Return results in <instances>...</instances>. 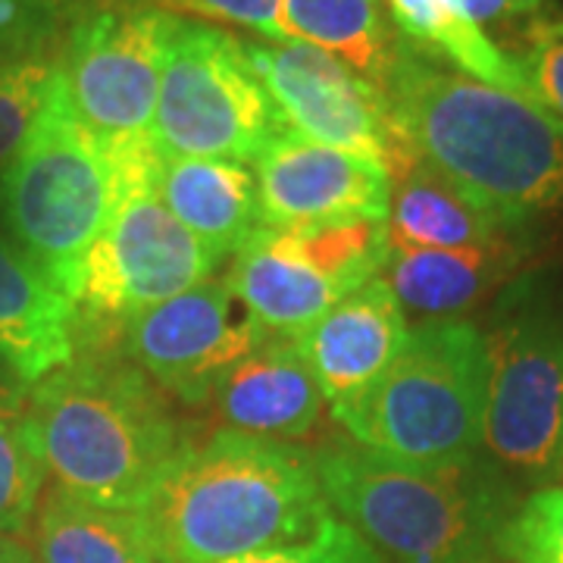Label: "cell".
I'll return each mask as SVG.
<instances>
[{
    "label": "cell",
    "mask_w": 563,
    "mask_h": 563,
    "mask_svg": "<svg viewBox=\"0 0 563 563\" xmlns=\"http://www.w3.org/2000/svg\"><path fill=\"white\" fill-rule=\"evenodd\" d=\"M383 91L410 147L495 217L532 229L563 213V122L539 103L444 69L404 41Z\"/></svg>",
    "instance_id": "6da1fadb"
},
{
    "label": "cell",
    "mask_w": 563,
    "mask_h": 563,
    "mask_svg": "<svg viewBox=\"0 0 563 563\" xmlns=\"http://www.w3.org/2000/svg\"><path fill=\"white\" fill-rule=\"evenodd\" d=\"M139 514L163 563H229L310 539L332 507L310 451L220 429L188 439Z\"/></svg>",
    "instance_id": "7a4b0ae2"
},
{
    "label": "cell",
    "mask_w": 563,
    "mask_h": 563,
    "mask_svg": "<svg viewBox=\"0 0 563 563\" xmlns=\"http://www.w3.org/2000/svg\"><path fill=\"white\" fill-rule=\"evenodd\" d=\"M22 420L57 488L113 510H141L188 444L161 388L110 354H76L38 379Z\"/></svg>",
    "instance_id": "3957f363"
},
{
    "label": "cell",
    "mask_w": 563,
    "mask_h": 563,
    "mask_svg": "<svg viewBox=\"0 0 563 563\" xmlns=\"http://www.w3.org/2000/svg\"><path fill=\"white\" fill-rule=\"evenodd\" d=\"M310 457L329 507L388 563H498L504 526L523 501L485 451L417 466L335 439Z\"/></svg>",
    "instance_id": "277c9868"
},
{
    "label": "cell",
    "mask_w": 563,
    "mask_h": 563,
    "mask_svg": "<svg viewBox=\"0 0 563 563\" xmlns=\"http://www.w3.org/2000/svg\"><path fill=\"white\" fill-rule=\"evenodd\" d=\"M488 351L466 317L422 320L398 357L354 401L332 407L351 442L417 466L483 454Z\"/></svg>",
    "instance_id": "5b68a950"
},
{
    "label": "cell",
    "mask_w": 563,
    "mask_h": 563,
    "mask_svg": "<svg viewBox=\"0 0 563 563\" xmlns=\"http://www.w3.org/2000/svg\"><path fill=\"white\" fill-rule=\"evenodd\" d=\"M483 451L517 485L563 476V273H520L485 329Z\"/></svg>",
    "instance_id": "8992f818"
},
{
    "label": "cell",
    "mask_w": 563,
    "mask_h": 563,
    "mask_svg": "<svg viewBox=\"0 0 563 563\" xmlns=\"http://www.w3.org/2000/svg\"><path fill=\"white\" fill-rule=\"evenodd\" d=\"M117 207V176L101 135L63 101L60 79L16 157L0 173V220L69 301L85 254Z\"/></svg>",
    "instance_id": "52a82bcc"
},
{
    "label": "cell",
    "mask_w": 563,
    "mask_h": 563,
    "mask_svg": "<svg viewBox=\"0 0 563 563\" xmlns=\"http://www.w3.org/2000/svg\"><path fill=\"white\" fill-rule=\"evenodd\" d=\"M117 207L79 273V320L125 322L210 279L220 257L181 225L157 195L161 151L151 135L103 139Z\"/></svg>",
    "instance_id": "ba28073f"
},
{
    "label": "cell",
    "mask_w": 563,
    "mask_h": 563,
    "mask_svg": "<svg viewBox=\"0 0 563 563\" xmlns=\"http://www.w3.org/2000/svg\"><path fill=\"white\" fill-rule=\"evenodd\" d=\"M288 132L242 41L176 16L163 54L151 141L166 157L254 163Z\"/></svg>",
    "instance_id": "9c48e42d"
},
{
    "label": "cell",
    "mask_w": 563,
    "mask_h": 563,
    "mask_svg": "<svg viewBox=\"0 0 563 563\" xmlns=\"http://www.w3.org/2000/svg\"><path fill=\"white\" fill-rule=\"evenodd\" d=\"M385 222L339 220L261 229L232 257L229 288L263 335H301L383 273Z\"/></svg>",
    "instance_id": "30bf717a"
},
{
    "label": "cell",
    "mask_w": 563,
    "mask_h": 563,
    "mask_svg": "<svg viewBox=\"0 0 563 563\" xmlns=\"http://www.w3.org/2000/svg\"><path fill=\"white\" fill-rule=\"evenodd\" d=\"M176 13L154 3H88L63 38L57 79L76 120L101 139L151 135Z\"/></svg>",
    "instance_id": "8fae6325"
},
{
    "label": "cell",
    "mask_w": 563,
    "mask_h": 563,
    "mask_svg": "<svg viewBox=\"0 0 563 563\" xmlns=\"http://www.w3.org/2000/svg\"><path fill=\"white\" fill-rule=\"evenodd\" d=\"M288 132L398 173L417 151L391 120L385 91L303 41H242Z\"/></svg>",
    "instance_id": "7c38bea8"
},
{
    "label": "cell",
    "mask_w": 563,
    "mask_h": 563,
    "mask_svg": "<svg viewBox=\"0 0 563 563\" xmlns=\"http://www.w3.org/2000/svg\"><path fill=\"white\" fill-rule=\"evenodd\" d=\"M225 279H203L122 325L125 357L188 407L210 404L213 385L261 342Z\"/></svg>",
    "instance_id": "4fadbf2b"
},
{
    "label": "cell",
    "mask_w": 563,
    "mask_h": 563,
    "mask_svg": "<svg viewBox=\"0 0 563 563\" xmlns=\"http://www.w3.org/2000/svg\"><path fill=\"white\" fill-rule=\"evenodd\" d=\"M263 229L388 217L383 166L285 132L254 161Z\"/></svg>",
    "instance_id": "5bb4252c"
},
{
    "label": "cell",
    "mask_w": 563,
    "mask_h": 563,
    "mask_svg": "<svg viewBox=\"0 0 563 563\" xmlns=\"http://www.w3.org/2000/svg\"><path fill=\"white\" fill-rule=\"evenodd\" d=\"M407 332L404 307L376 276L303 329L298 347L325 404L342 407L383 376Z\"/></svg>",
    "instance_id": "9a60e30c"
},
{
    "label": "cell",
    "mask_w": 563,
    "mask_h": 563,
    "mask_svg": "<svg viewBox=\"0 0 563 563\" xmlns=\"http://www.w3.org/2000/svg\"><path fill=\"white\" fill-rule=\"evenodd\" d=\"M210 404L235 432L295 442L320 426L325 398L303 363L298 335H261L222 373Z\"/></svg>",
    "instance_id": "2e32d148"
},
{
    "label": "cell",
    "mask_w": 563,
    "mask_h": 563,
    "mask_svg": "<svg viewBox=\"0 0 563 563\" xmlns=\"http://www.w3.org/2000/svg\"><path fill=\"white\" fill-rule=\"evenodd\" d=\"M532 254V232L507 235L479 247H388L379 279L398 303L422 320H457L520 276Z\"/></svg>",
    "instance_id": "e0dca14e"
},
{
    "label": "cell",
    "mask_w": 563,
    "mask_h": 563,
    "mask_svg": "<svg viewBox=\"0 0 563 563\" xmlns=\"http://www.w3.org/2000/svg\"><path fill=\"white\" fill-rule=\"evenodd\" d=\"M79 307L7 232H0V354L32 385L79 351Z\"/></svg>",
    "instance_id": "ac0fdd59"
},
{
    "label": "cell",
    "mask_w": 563,
    "mask_h": 563,
    "mask_svg": "<svg viewBox=\"0 0 563 563\" xmlns=\"http://www.w3.org/2000/svg\"><path fill=\"white\" fill-rule=\"evenodd\" d=\"M157 195L220 261L235 257L263 229L257 179L244 163L161 154Z\"/></svg>",
    "instance_id": "d6986e66"
},
{
    "label": "cell",
    "mask_w": 563,
    "mask_h": 563,
    "mask_svg": "<svg viewBox=\"0 0 563 563\" xmlns=\"http://www.w3.org/2000/svg\"><path fill=\"white\" fill-rule=\"evenodd\" d=\"M532 229H517L488 207L473 201L439 169H432L413 154L398 173L388 176V217H385V244L388 247H479L520 235Z\"/></svg>",
    "instance_id": "ffe728a7"
},
{
    "label": "cell",
    "mask_w": 563,
    "mask_h": 563,
    "mask_svg": "<svg viewBox=\"0 0 563 563\" xmlns=\"http://www.w3.org/2000/svg\"><path fill=\"white\" fill-rule=\"evenodd\" d=\"M38 563H163L139 510L81 501L51 485L35 507Z\"/></svg>",
    "instance_id": "44dd1931"
},
{
    "label": "cell",
    "mask_w": 563,
    "mask_h": 563,
    "mask_svg": "<svg viewBox=\"0 0 563 563\" xmlns=\"http://www.w3.org/2000/svg\"><path fill=\"white\" fill-rule=\"evenodd\" d=\"M388 16L407 47L426 57H442L470 79L495 85L529 101L514 57L466 13L461 0H385Z\"/></svg>",
    "instance_id": "7402d4cb"
},
{
    "label": "cell",
    "mask_w": 563,
    "mask_h": 563,
    "mask_svg": "<svg viewBox=\"0 0 563 563\" xmlns=\"http://www.w3.org/2000/svg\"><path fill=\"white\" fill-rule=\"evenodd\" d=\"M279 16L285 38L320 47L383 88L398 41H391L379 0H282Z\"/></svg>",
    "instance_id": "603a6c76"
},
{
    "label": "cell",
    "mask_w": 563,
    "mask_h": 563,
    "mask_svg": "<svg viewBox=\"0 0 563 563\" xmlns=\"http://www.w3.org/2000/svg\"><path fill=\"white\" fill-rule=\"evenodd\" d=\"M44 463L22 413H0V532L16 536L29 529L44 488Z\"/></svg>",
    "instance_id": "cb8c5ba5"
},
{
    "label": "cell",
    "mask_w": 563,
    "mask_h": 563,
    "mask_svg": "<svg viewBox=\"0 0 563 563\" xmlns=\"http://www.w3.org/2000/svg\"><path fill=\"white\" fill-rule=\"evenodd\" d=\"M76 10L73 0H0V69L57 57Z\"/></svg>",
    "instance_id": "d4e9b609"
},
{
    "label": "cell",
    "mask_w": 563,
    "mask_h": 563,
    "mask_svg": "<svg viewBox=\"0 0 563 563\" xmlns=\"http://www.w3.org/2000/svg\"><path fill=\"white\" fill-rule=\"evenodd\" d=\"M57 60L60 54L0 69V173L16 157L41 110L51 101L57 85Z\"/></svg>",
    "instance_id": "484cf974"
},
{
    "label": "cell",
    "mask_w": 563,
    "mask_h": 563,
    "mask_svg": "<svg viewBox=\"0 0 563 563\" xmlns=\"http://www.w3.org/2000/svg\"><path fill=\"white\" fill-rule=\"evenodd\" d=\"M501 561L563 563V485L526 495L501 532Z\"/></svg>",
    "instance_id": "4316f807"
},
{
    "label": "cell",
    "mask_w": 563,
    "mask_h": 563,
    "mask_svg": "<svg viewBox=\"0 0 563 563\" xmlns=\"http://www.w3.org/2000/svg\"><path fill=\"white\" fill-rule=\"evenodd\" d=\"M526 81L529 101L563 122V16H542L520 29L517 51H507Z\"/></svg>",
    "instance_id": "83f0119b"
},
{
    "label": "cell",
    "mask_w": 563,
    "mask_h": 563,
    "mask_svg": "<svg viewBox=\"0 0 563 563\" xmlns=\"http://www.w3.org/2000/svg\"><path fill=\"white\" fill-rule=\"evenodd\" d=\"M229 563H388L363 539L361 532H354L351 526L339 520L335 514L325 523L298 544H285V548H273V551H261L242 561Z\"/></svg>",
    "instance_id": "f1b7e54d"
},
{
    "label": "cell",
    "mask_w": 563,
    "mask_h": 563,
    "mask_svg": "<svg viewBox=\"0 0 563 563\" xmlns=\"http://www.w3.org/2000/svg\"><path fill=\"white\" fill-rule=\"evenodd\" d=\"M210 22H229L257 32L263 41H288L282 32V0H166Z\"/></svg>",
    "instance_id": "f546056e"
},
{
    "label": "cell",
    "mask_w": 563,
    "mask_h": 563,
    "mask_svg": "<svg viewBox=\"0 0 563 563\" xmlns=\"http://www.w3.org/2000/svg\"><path fill=\"white\" fill-rule=\"evenodd\" d=\"M466 13L479 25H498V29H510L520 25L526 29L529 22L548 16V0H461Z\"/></svg>",
    "instance_id": "4dcf8cb0"
},
{
    "label": "cell",
    "mask_w": 563,
    "mask_h": 563,
    "mask_svg": "<svg viewBox=\"0 0 563 563\" xmlns=\"http://www.w3.org/2000/svg\"><path fill=\"white\" fill-rule=\"evenodd\" d=\"M25 398H29V385L22 383L16 369L0 354V413H20Z\"/></svg>",
    "instance_id": "1f68e13d"
},
{
    "label": "cell",
    "mask_w": 563,
    "mask_h": 563,
    "mask_svg": "<svg viewBox=\"0 0 563 563\" xmlns=\"http://www.w3.org/2000/svg\"><path fill=\"white\" fill-rule=\"evenodd\" d=\"M0 563H38V558L22 539L0 532Z\"/></svg>",
    "instance_id": "d6a6232c"
}]
</instances>
